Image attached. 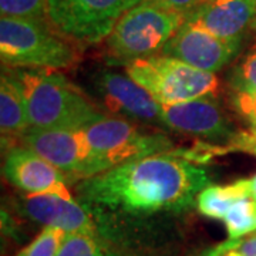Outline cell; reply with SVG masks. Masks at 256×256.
I'll return each mask as SVG.
<instances>
[{
  "mask_svg": "<svg viewBox=\"0 0 256 256\" xmlns=\"http://www.w3.org/2000/svg\"><path fill=\"white\" fill-rule=\"evenodd\" d=\"M210 185V175L175 151L134 160L82 180L77 196L88 212L148 216L191 208Z\"/></svg>",
  "mask_w": 256,
  "mask_h": 256,
  "instance_id": "obj_1",
  "label": "cell"
},
{
  "mask_svg": "<svg viewBox=\"0 0 256 256\" xmlns=\"http://www.w3.org/2000/svg\"><path fill=\"white\" fill-rule=\"evenodd\" d=\"M10 72L20 84L30 127L82 130L102 116L67 77L56 70L14 68Z\"/></svg>",
  "mask_w": 256,
  "mask_h": 256,
  "instance_id": "obj_2",
  "label": "cell"
},
{
  "mask_svg": "<svg viewBox=\"0 0 256 256\" xmlns=\"http://www.w3.org/2000/svg\"><path fill=\"white\" fill-rule=\"evenodd\" d=\"M0 58L9 68L62 70L77 60L72 42L47 22L22 18H0Z\"/></svg>",
  "mask_w": 256,
  "mask_h": 256,
  "instance_id": "obj_3",
  "label": "cell"
},
{
  "mask_svg": "<svg viewBox=\"0 0 256 256\" xmlns=\"http://www.w3.org/2000/svg\"><path fill=\"white\" fill-rule=\"evenodd\" d=\"M186 16L150 0H142L126 12L106 38L110 58L126 64L161 54Z\"/></svg>",
  "mask_w": 256,
  "mask_h": 256,
  "instance_id": "obj_4",
  "label": "cell"
},
{
  "mask_svg": "<svg viewBox=\"0 0 256 256\" xmlns=\"http://www.w3.org/2000/svg\"><path fill=\"white\" fill-rule=\"evenodd\" d=\"M127 76L160 104H178L210 97L218 90L215 73H208L170 56L156 54L126 64Z\"/></svg>",
  "mask_w": 256,
  "mask_h": 256,
  "instance_id": "obj_5",
  "label": "cell"
},
{
  "mask_svg": "<svg viewBox=\"0 0 256 256\" xmlns=\"http://www.w3.org/2000/svg\"><path fill=\"white\" fill-rule=\"evenodd\" d=\"M142 0H47V23L77 44H98Z\"/></svg>",
  "mask_w": 256,
  "mask_h": 256,
  "instance_id": "obj_6",
  "label": "cell"
},
{
  "mask_svg": "<svg viewBox=\"0 0 256 256\" xmlns=\"http://www.w3.org/2000/svg\"><path fill=\"white\" fill-rule=\"evenodd\" d=\"M82 131L108 170L134 160L175 151L174 142L165 134L142 131L122 117L102 114Z\"/></svg>",
  "mask_w": 256,
  "mask_h": 256,
  "instance_id": "obj_7",
  "label": "cell"
},
{
  "mask_svg": "<svg viewBox=\"0 0 256 256\" xmlns=\"http://www.w3.org/2000/svg\"><path fill=\"white\" fill-rule=\"evenodd\" d=\"M20 140L23 146L34 151L62 171L67 181L80 182L108 171V166L94 152L82 130L30 127Z\"/></svg>",
  "mask_w": 256,
  "mask_h": 256,
  "instance_id": "obj_8",
  "label": "cell"
},
{
  "mask_svg": "<svg viewBox=\"0 0 256 256\" xmlns=\"http://www.w3.org/2000/svg\"><path fill=\"white\" fill-rule=\"evenodd\" d=\"M240 46L220 38L186 18L175 36L165 44L161 54L178 58L204 72L216 73L234 60Z\"/></svg>",
  "mask_w": 256,
  "mask_h": 256,
  "instance_id": "obj_9",
  "label": "cell"
},
{
  "mask_svg": "<svg viewBox=\"0 0 256 256\" xmlns=\"http://www.w3.org/2000/svg\"><path fill=\"white\" fill-rule=\"evenodd\" d=\"M162 126L204 138L208 142L226 146L236 136L212 96L178 104H162Z\"/></svg>",
  "mask_w": 256,
  "mask_h": 256,
  "instance_id": "obj_10",
  "label": "cell"
},
{
  "mask_svg": "<svg viewBox=\"0 0 256 256\" xmlns=\"http://www.w3.org/2000/svg\"><path fill=\"white\" fill-rule=\"evenodd\" d=\"M3 174L13 186L28 194H52L73 200L63 172L26 146L10 148L4 158Z\"/></svg>",
  "mask_w": 256,
  "mask_h": 256,
  "instance_id": "obj_11",
  "label": "cell"
},
{
  "mask_svg": "<svg viewBox=\"0 0 256 256\" xmlns=\"http://www.w3.org/2000/svg\"><path fill=\"white\" fill-rule=\"evenodd\" d=\"M97 88L102 102L112 114L162 124V104L128 76L102 72L97 77Z\"/></svg>",
  "mask_w": 256,
  "mask_h": 256,
  "instance_id": "obj_12",
  "label": "cell"
},
{
  "mask_svg": "<svg viewBox=\"0 0 256 256\" xmlns=\"http://www.w3.org/2000/svg\"><path fill=\"white\" fill-rule=\"evenodd\" d=\"M186 18L229 43L242 44L255 18V0H205Z\"/></svg>",
  "mask_w": 256,
  "mask_h": 256,
  "instance_id": "obj_13",
  "label": "cell"
},
{
  "mask_svg": "<svg viewBox=\"0 0 256 256\" xmlns=\"http://www.w3.org/2000/svg\"><path fill=\"white\" fill-rule=\"evenodd\" d=\"M23 210L28 218L46 226L60 228L67 234L97 235L96 224L88 210L80 202L52 194H28Z\"/></svg>",
  "mask_w": 256,
  "mask_h": 256,
  "instance_id": "obj_14",
  "label": "cell"
},
{
  "mask_svg": "<svg viewBox=\"0 0 256 256\" xmlns=\"http://www.w3.org/2000/svg\"><path fill=\"white\" fill-rule=\"evenodd\" d=\"M28 128L30 121L20 84L10 68L3 70L0 82V130L3 146L9 144L10 138H22Z\"/></svg>",
  "mask_w": 256,
  "mask_h": 256,
  "instance_id": "obj_15",
  "label": "cell"
},
{
  "mask_svg": "<svg viewBox=\"0 0 256 256\" xmlns=\"http://www.w3.org/2000/svg\"><path fill=\"white\" fill-rule=\"evenodd\" d=\"M246 196H250L248 178L228 185H208L198 194L196 208L206 218L224 220L230 206Z\"/></svg>",
  "mask_w": 256,
  "mask_h": 256,
  "instance_id": "obj_16",
  "label": "cell"
},
{
  "mask_svg": "<svg viewBox=\"0 0 256 256\" xmlns=\"http://www.w3.org/2000/svg\"><path fill=\"white\" fill-rule=\"evenodd\" d=\"M228 239H240L256 230V201L250 196L235 202L224 218Z\"/></svg>",
  "mask_w": 256,
  "mask_h": 256,
  "instance_id": "obj_17",
  "label": "cell"
},
{
  "mask_svg": "<svg viewBox=\"0 0 256 256\" xmlns=\"http://www.w3.org/2000/svg\"><path fill=\"white\" fill-rule=\"evenodd\" d=\"M57 256H121L106 248L97 235L90 234H67Z\"/></svg>",
  "mask_w": 256,
  "mask_h": 256,
  "instance_id": "obj_18",
  "label": "cell"
},
{
  "mask_svg": "<svg viewBox=\"0 0 256 256\" xmlns=\"http://www.w3.org/2000/svg\"><path fill=\"white\" fill-rule=\"evenodd\" d=\"M66 236L67 232L63 229L46 226L32 244L22 249L16 256H57Z\"/></svg>",
  "mask_w": 256,
  "mask_h": 256,
  "instance_id": "obj_19",
  "label": "cell"
},
{
  "mask_svg": "<svg viewBox=\"0 0 256 256\" xmlns=\"http://www.w3.org/2000/svg\"><path fill=\"white\" fill-rule=\"evenodd\" d=\"M2 18L47 22V0H0Z\"/></svg>",
  "mask_w": 256,
  "mask_h": 256,
  "instance_id": "obj_20",
  "label": "cell"
},
{
  "mask_svg": "<svg viewBox=\"0 0 256 256\" xmlns=\"http://www.w3.org/2000/svg\"><path fill=\"white\" fill-rule=\"evenodd\" d=\"M232 82L236 92H256V47L239 63Z\"/></svg>",
  "mask_w": 256,
  "mask_h": 256,
  "instance_id": "obj_21",
  "label": "cell"
},
{
  "mask_svg": "<svg viewBox=\"0 0 256 256\" xmlns=\"http://www.w3.org/2000/svg\"><path fill=\"white\" fill-rule=\"evenodd\" d=\"M235 107L250 126V132L256 137V92H236Z\"/></svg>",
  "mask_w": 256,
  "mask_h": 256,
  "instance_id": "obj_22",
  "label": "cell"
},
{
  "mask_svg": "<svg viewBox=\"0 0 256 256\" xmlns=\"http://www.w3.org/2000/svg\"><path fill=\"white\" fill-rule=\"evenodd\" d=\"M229 151H244L248 154H252L256 156V137L250 131H240L236 132L235 138L229 142L228 146L224 148H218V154L229 152Z\"/></svg>",
  "mask_w": 256,
  "mask_h": 256,
  "instance_id": "obj_23",
  "label": "cell"
},
{
  "mask_svg": "<svg viewBox=\"0 0 256 256\" xmlns=\"http://www.w3.org/2000/svg\"><path fill=\"white\" fill-rule=\"evenodd\" d=\"M150 2L158 3L166 9L174 10V12L188 16L191 12H194L196 8H200L205 0H150Z\"/></svg>",
  "mask_w": 256,
  "mask_h": 256,
  "instance_id": "obj_24",
  "label": "cell"
},
{
  "mask_svg": "<svg viewBox=\"0 0 256 256\" xmlns=\"http://www.w3.org/2000/svg\"><path fill=\"white\" fill-rule=\"evenodd\" d=\"M202 256H244L238 249L236 239H228L226 242L208 249Z\"/></svg>",
  "mask_w": 256,
  "mask_h": 256,
  "instance_id": "obj_25",
  "label": "cell"
},
{
  "mask_svg": "<svg viewBox=\"0 0 256 256\" xmlns=\"http://www.w3.org/2000/svg\"><path fill=\"white\" fill-rule=\"evenodd\" d=\"M248 182H249V195L256 201V175H254L252 178H248Z\"/></svg>",
  "mask_w": 256,
  "mask_h": 256,
  "instance_id": "obj_26",
  "label": "cell"
},
{
  "mask_svg": "<svg viewBox=\"0 0 256 256\" xmlns=\"http://www.w3.org/2000/svg\"><path fill=\"white\" fill-rule=\"evenodd\" d=\"M250 28L256 32V0H255V18H254V23H252V28Z\"/></svg>",
  "mask_w": 256,
  "mask_h": 256,
  "instance_id": "obj_27",
  "label": "cell"
},
{
  "mask_svg": "<svg viewBox=\"0 0 256 256\" xmlns=\"http://www.w3.org/2000/svg\"><path fill=\"white\" fill-rule=\"evenodd\" d=\"M255 235H256V230H255Z\"/></svg>",
  "mask_w": 256,
  "mask_h": 256,
  "instance_id": "obj_28",
  "label": "cell"
}]
</instances>
